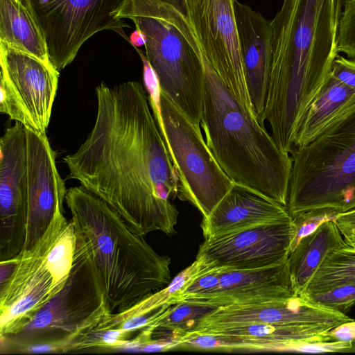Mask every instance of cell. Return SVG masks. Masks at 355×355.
<instances>
[{"label": "cell", "mask_w": 355, "mask_h": 355, "mask_svg": "<svg viewBox=\"0 0 355 355\" xmlns=\"http://www.w3.org/2000/svg\"><path fill=\"white\" fill-rule=\"evenodd\" d=\"M147 90L135 81L95 89L94 125L64 157L69 177L116 211L136 233H175L171 202L178 178L151 112Z\"/></svg>", "instance_id": "cell-1"}, {"label": "cell", "mask_w": 355, "mask_h": 355, "mask_svg": "<svg viewBox=\"0 0 355 355\" xmlns=\"http://www.w3.org/2000/svg\"><path fill=\"white\" fill-rule=\"evenodd\" d=\"M344 0H284L271 20L272 65L262 122L290 152L300 122L338 55Z\"/></svg>", "instance_id": "cell-2"}, {"label": "cell", "mask_w": 355, "mask_h": 355, "mask_svg": "<svg viewBox=\"0 0 355 355\" xmlns=\"http://www.w3.org/2000/svg\"><path fill=\"white\" fill-rule=\"evenodd\" d=\"M65 201L92 252L112 313L168 285L171 258L157 254L107 203L83 186L67 190Z\"/></svg>", "instance_id": "cell-3"}, {"label": "cell", "mask_w": 355, "mask_h": 355, "mask_svg": "<svg viewBox=\"0 0 355 355\" xmlns=\"http://www.w3.org/2000/svg\"><path fill=\"white\" fill-rule=\"evenodd\" d=\"M200 125L214 158L232 181L287 205L292 158L237 100L201 51Z\"/></svg>", "instance_id": "cell-4"}, {"label": "cell", "mask_w": 355, "mask_h": 355, "mask_svg": "<svg viewBox=\"0 0 355 355\" xmlns=\"http://www.w3.org/2000/svg\"><path fill=\"white\" fill-rule=\"evenodd\" d=\"M115 17L132 20L144 33L160 90L200 128L204 70L184 0H123Z\"/></svg>", "instance_id": "cell-5"}, {"label": "cell", "mask_w": 355, "mask_h": 355, "mask_svg": "<svg viewBox=\"0 0 355 355\" xmlns=\"http://www.w3.org/2000/svg\"><path fill=\"white\" fill-rule=\"evenodd\" d=\"M291 218L332 216L355 209V104L308 144L291 153Z\"/></svg>", "instance_id": "cell-6"}, {"label": "cell", "mask_w": 355, "mask_h": 355, "mask_svg": "<svg viewBox=\"0 0 355 355\" xmlns=\"http://www.w3.org/2000/svg\"><path fill=\"white\" fill-rule=\"evenodd\" d=\"M76 243L74 224L60 210L33 247L0 261V337L19 333L62 290Z\"/></svg>", "instance_id": "cell-7"}, {"label": "cell", "mask_w": 355, "mask_h": 355, "mask_svg": "<svg viewBox=\"0 0 355 355\" xmlns=\"http://www.w3.org/2000/svg\"><path fill=\"white\" fill-rule=\"evenodd\" d=\"M76 234L73 265L64 287L19 333L0 337L1 354L39 343L55 344L58 353L73 351L112 313L92 252L82 236Z\"/></svg>", "instance_id": "cell-8"}, {"label": "cell", "mask_w": 355, "mask_h": 355, "mask_svg": "<svg viewBox=\"0 0 355 355\" xmlns=\"http://www.w3.org/2000/svg\"><path fill=\"white\" fill-rule=\"evenodd\" d=\"M144 80L153 116L178 178V197L207 217L234 181L221 168L200 128L160 90L156 73L142 60Z\"/></svg>", "instance_id": "cell-9"}, {"label": "cell", "mask_w": 355, "mask_h": 355, "mask_svg": "<svg viewBox=\"0 0 355 355\" xmlns=\"http://www.w3.org/2000/svg\"><path fill=\"white\" fill-rule=\"evenodd\" d=\"M30 8L44 35L51 64L61 71L96 33L110 30L129 39V27L115 12L123 0H20Z\"/></svg>", "instance_id": "cell-10"}, {"label": "cell", "mask_w": 355, "mask_h": 355, "mask_svg": "<svg viewBox=\"0 0 355 355\" xmlns=\"http://www.w3.org/2000/svg\"><path fill=\"white\" fill-rule=\"evenodd\" d=\"M0 111L26 128L46 133L59 71L50 63L0 42Z\"/></svg>", "instance_id": "cell-11"}, {"label": "cell", "mask_w": 355, "mask_h": 355, "mask_svg": "<svg viewBox=\"0 0 355 355\" xmlns=\"http://www.w3.org/2000/svg\"><path fill=\"white\" fill-rule=\"evenodd\" d=\"M184 2L189 23L201 51L237 100L257 117L245 76L234 0Z\"/></svg>", "instance_id": "cell-12"}, {"label": "cell", "mask_w": 355, "mask_h": 355, "mask_svg": "<svg viewBox=\"0 0 355 355\" xmlns=\"http://www.w3.org/2000/svg\"><path fill=\"white\" fill-rule=\"evenodd\" d=\"M295 295L287 261L252 270H205L180 293V301L204 303L217 307L279 300Z\"/></svg>", "instance_id": "cell-13"}, {"label": "cell", "mask_w": 355, "mask_h": 355, "mask_svg": "<svg viewBox=\"0 0 355 355\" xmlns=\"http://www.w3.org/2000/svg\"><path fill=\"white\" fill-rule=\"evenodd\" d=\"M295 234L292 219L252 226L205 239L196 258L209 269L252 270L287 261Z\"/></svg>", "instance_id": "cell-14"}, {"label": "cell", "mask_w": 355, "mask_h": 355, "mask_svg": "<svg viewBox=\"0 0 355 355\" xmlns=\"http://www.w3.org/2000/svg\"><path fill=\"white\" fill-rule=\"evenodd\" d=\"M0 261L24 246L28 210L27 132L16 122L0 139Z\"/></svg>", "instance_id": "cell-15"}, {"label": "cell", "mask_w": 355, "mask_h": 355, "mask_svg": "<svg viewBox=\"0 0 355 355\" xmlns=\"http://www.w3.org/2000/svg\"><path fill=\"white\" fill-rule=\"evenodd\" d=\"M353 320L344 313L315 305L304 296L294 295L279 300L218 307L189 334L249 324L322 327L332 329Z\"/></svg>", "instance_id": "cell-16"}, {"label": "cell", "mask_w": 355, "mask_h": 355, "mask_svg": "<svg viewBox=\"0 0 355 355\" xmlns=\"http://www.w3.org/2000/svg\"><path fill=\"white\" fill-rule=\"evenodd\" d=\"M28 210L24 250L47 230L55 214L64 210L67 190L56 166L55 154L46 133L26 128Z\"/></svg>", "instance_id": "cell-17"}, {"label": "cell", "mask_w": 355, "mask_h": 355, "mask_svg": "<svg viewBox=\"0 0 355 355\" xmlns=\"http://www.w3.org/2000/svg\"><path fill=\"white\" fill-rule=\"evenodd\" d=\"M234 8L248 89L258 120L264 125L272 65L271 21L237 0Z\"/></svg>", "instance_id": "cell-18"}, {"label": "cell", "mask_w": 355, "mask_h": 355, "mask_svg": "<svg viewBox=\"0 0 355 355\" xmlns=\"http://www.w3.org/2000/svg\"><path fill=\"white\" fill-rule=\"evenodd\" d=\"M287 207L248 186L234 182L200 227L205 239L252 226L291 220Z\"/></svg>", "instance_id": "cell-19"}, {"label": "cell", "mask_w": 355, "mask_h": 355, "mask_svg": "<svg viewBox=\"0 0 355 355\" xmlns=\"http://www.w3.org/2000/svg\"><path fill=\"white\" fill-rule=\"evenodd\" d=\"M329 330L322 327L249 324L214 329L201 333L223 334L225 347L230 352L310 353L313 340L331 341L328 335Z\"/></svg>", "instance_id": "cell-20"}, {"label": "cell", "mask_w": 355, "mask_h": 355, "mask_svg": "<svg viewBox=\"0 0 355 355\" xmlns=\"http://www.w3.org/2000/svg\"><path fill=\"white\" fill-rule=\"evenodd\" d=\"M348 245L334 219L324 221L302 237L287 259L295 295H304L311 277L330 252Z\"/></svg>", "instance_id": "cell-21"}, {"label": "cell", "mask_w": 355, "mask_h": 355, "mask_svg": "<svg viewBox=\"0 0 355 355\" xmlns=\"http://www.w3.org/2000/svg\"><path fill=\"white\" fill-rule=\"evenodd\" d=\"M355 104V89L331 74L302 118L294 148L305 146Z\"/></svg>", "instance_id": "cell-22"}, {"label": "cell", "mask_w": 355, "mask_h": 355, "mask_svg": "<svg viewBox=\"0 0 355 355\" xmlns=\"http://www.w3.org/2000/svg\"><path fill=\"white\" fill-rule=\"evenodd\" d=\"M0 42L51 64L40 25L20 0H0Z\"/></svg>", "instance_id": "cell-23"}, {"label": "cell", "mask_w": 355, "mask_h": 355, "mask_svg": "<svg viewBox=\"0 0 355 355\" xmlns=\"http://www.w3.org/2000/svg\"><path fill=\"white\" fill-rule=\"evenodd\" d=\"M354 284L355 248L348 245L334 250L326 256L309 281L303 295Z\"/></svg>", "instance_id": "cell-24"}, {"label": "cell", "mask_w": 355, "mask_h": 355, "mask_svg": "<svg viewBox=\"0 0 355 355\" xmlns=\"http://www.w3.org/2000/svg\"><path fill=\"white\" fill-rule=\"evenodd\" d=\"M218 307L198 302L180 301L171 306L166 315L158 321L153 332H170L179 340L193 331L200 321Z\"/></svg>", "instance_id": "cell-25"}, {"label": "cell", "mask_w": 355, "mask_h": 355, "mask_svg": "<svg viewBox=\"0 0 355 355\" xmlns=\"http://www.w3.org/2000/svg\"><path fill=\"white\" fill-rule=\"evenodd\" d=\"M303 296L315 305L344 313L355 303V284L340 285Z\"/></svg>", "instance_id": "cell-26"}, {"label": "cell", "mask_w": 355, "mask_h": 355, "mask_svg": "<svg viewBox=\"0 0 355 355\" xmlns=\"http://www.w3.org/2000/svg\"><path fill=\"white\" fill-rule=\"evenodd\" d=\"M338 30V50L355 60V0H344Z\"/></svg>", "instance_id": "cell-27"}, {"label": "cell", "mask_w": 355, "mask_h": 355, "mask_svg": "<svg viewBox=\"0 0 355 355\" xmlns=\"http://www.w3.org/2000/svg\"><path fill=\"white\" fill-rule=\"evenodd\" d=\"M334 216L326 214H303L292 218L295 226V234L289 252L297 245L300 240L315 231L324 221L334 219Z\"/></svg>", "instance_id": "cell-28"}, {"label": "cell", "mask_w": 355, "mask_h": 355, "mask_svg": "<svg viewBox=\"0 0 355 355\" xmlns=\"http://www.w3.org/2000/svg\"><path fill=\"white\" fill-rule=\"evenodd\" d=\"M331 74L355 89V60L347 59L338 55L334 62Z\"/></svg>", "instance_id": "cell-29"}, {"label": "cell", "mask_w": 355, "mask_h": 355, "mask_svg": "<svg viewBox=\"0 0 355 355\" xmlns=\"http://www.w3.org/2000/svg\"><path fill=\"white\" fill-rule=\"evenodd\" d=\"M334 220L346 243L355 248V209L336 214Z\"/></svg>", "instance_id": "cell-30"}, {"label": "cell", "mask_w": 355, "mask_h": 355, "mask_svg": "<svg viewBox=\"0 0 355 355\" xmlns=\"http://www.w3.org/2000/svg\"><path fill=\"white\" fill-rule=\"evenodd\" d=\"M328 335L330 340L353 341L355 340V321L343 323L329 330Z\"/></svg>", "instance_id": "cell-31"}, {"label": "cell", "mask_w": 355, "mask_h": 355, "mask_svg": "<svg viewBox=\"0 0 355 355\" xmlns=\"http://www.w3.org/2000/svg\"><path fill=\"white\" fill-rule=\"evenodd\" d=\"M129 42L136 47H139L146 44V37L144 33L138 28L131 33Z\"/></svg>", "instance_id": "cell-32"}]
</instances>
